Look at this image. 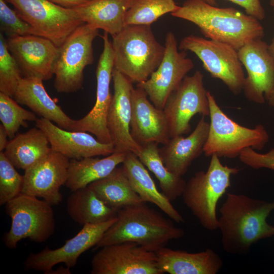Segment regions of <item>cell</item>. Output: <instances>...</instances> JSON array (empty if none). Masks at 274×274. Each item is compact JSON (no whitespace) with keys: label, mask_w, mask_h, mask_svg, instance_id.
<instances>
[{"label":"cell","mask_w":274,"mask_h":274,"mask_svg":"<svg viewBox=\"0 0 274 274\" xmlns=\"http://www.w3.org/2000/svg\"><path fill=\"white\" fill-rule=\"evenodd\" d=\"M274 210V201L229 193L220 208L218 229L224 250L232 254H247L259 240L274 235V226L266 219Z\"/></svg>","instance_id":"1"},{"label":"cell","mask_w":274,"mask_h":274,"mask_svg":"<svg viewBox=\"0 0 274 274\" xmlns=\"http://www.w3.org/2000/svg\"><path fill=\"white\" fill-rule=\"evenodd\" d=\"M170 14L194 23L206 38L236 50L264 35L263 27L254 17L233 8L217 7L206 0H187Z\"/></svg>","instance_id":"2"},{"label":"cell","mask_w":274,"mask_h":274,"mask_svg":"<svg viewBox=\"0 0 274 274\" xmlns=\"http://www.w3.org/2000/svg\"><path fill=\"white\" fill-rule=\"evenodd\" d=\"M116 221L108 229L96 245L97 248L123 242H133L155 252L173 239L185 234L174 225L143 202L118 210Z\"/></svg>","instance_id":"3"},{"label":"cell","mask_w":274,"mask_h":274,"mask_svg":"<svg viewBox=\"0 0 274 274\" xmlns=\"http://www.w3.org/2000/svg\"><path fill=\"white\" fill-rule=\"evenodd\" d=\"M112 37L114 68L132 83L148 79L161 63L165 51L150 25H125Z\"/></svg>","instance_id":"4"},{"label":"cell","mask_w":274,"mask_h":274,"mask_svg":"<svg viewBox=\"0 0 274 274\" xmlns=\"http://www.w3.org/2000/svg\"><path fill=\"white\" fill-rule=\"evenodd\" d=\"M239 170L223 165L219 157L212 155L207 171L196 172L186 182L182 195L184 202L204 228L218 229L217 203L230 186L231 176Z\"/></svg>","instance_id":"5"},{"label":"cell","mask_w":274,"mask_h":274,"mask_svg":"<svg viewBox=\"0 0 274 274\" xmlns=\"http://www.w3.org/2000/svg\"><path fill=\"white\" fill-rule=\"evenodd\" d=\"M210 104V127L203 148L206 156L216 155L233 159L246 148L262 150L269 140L265 127L259 124L254 128L243 126L228 116L218 106L214 96L208 91Z\"/></svg>","instance_id":"6"},{"label":"cell","mask_w":274,"mask_h":274,"mask_svg":"<svg viewBox=\"0 0 274 274\" xmlns=\"http://www.w3.org/2000/svg\"><path fill=\"white\" fill-rule=\"evenodd\" d=\"M6 212L11 219L4 236L6 246L15 249L22 239L43 243L54 233L55 220L52 205L44 199L23 193L8 201Z\"/></svg>","instance_id":"7"},{"label":"cell","mask_w":274,"mask_h":274,"mask_svg":"<svg viewBox=\"0 0 274 274\" xmlns=\"http://www.w3.org/2000/svg\"><path fill=\"white\" fill-rule=\"evenodd\" d=\"M98 30L84 23L59 47L54 70V87L57 92L70 93L82 88L84 69L94 61L93 42Z\"/></svg>","instance_id":"8"},{"label":"cell","mask_w":274,"mask_h":274,"mask_svg":"<svg viewBox=\"0 0 274 274\" xmlns=\"http://www.w3.org/2000/svg\"><path fill=\"white\" fill-rule=\"evenodd\" d=\"M179 49L194 53L211 76L220 80L234 95L243 91L245 76L237 50L219 41L195 35L184 37Z\"/></svg>","instance_id":"9"},{"label":"cell","mask_w":274,"mask_h":274,"mask_svg":"<svg viewBox=\"0 0 274 274\" xmlns=\"http://www.w3.org/2000/svg\"><path fill=\"white\" fill-rule=\"evenodd\" d=\"M41 37L60 47L67 37L84 23L74 9L48 0H5Z\"/></svg>","instance_id":"10"},{"label":"cell","mask_w":274,"mask_h":274,"mask_svg":"<svg viewBox=\"0 0 274 274\" xmlns=\"http://www.w3.org/2000/svg\"><path fill=\"white\" fill-rule=\"evenodd\" d=\"M203 79L204 76L199 71H196L192 76H186L168 98L163 110L170 138L189 133L190 122L195 115L210 116L208 91Z\"/></svg>","instance_id":"11"},{"label":"cell","mask_w":274,"mask_h":274,"mask_svg":"<svg viewBox=\"0 0 274 274\" xmlns=\"http://www.w3.org/2000/svg\"><path fill=\"white\" fill-rule=\"evenodd\" d=\"M165 51L157 68L146 81L136 84L145 91L151 102L163 110L170 95L194 66L185 51H179L175 35L170 31L165 39Z\"/></svg>","instance_id":"12"},{"label":"cell","mask_w":274,"mask_h":274,"mask_svg":"<svg viewBox=\"0 0 274 274\" xmlns=\"http://www.w3.org/2000/svg\"><path fill=\"white\" fill-rule=\"evenodd\" d=\"M91 274H163L155 252L133 242L100 248L91 261Z\"/></svg>","instance_id":"13"},{"label":"cell","mask_w":274,"mask_h":274,"mask_svg":"<svg viewBox=\"0 0 274 274\" xmlns=\"http://www.w3.org/2000/svg\"><path fill=\"white\" fill-rule=\"evenodd\" d=\"M106 32L101 36L104 48L98 61L96 70V96L95 103L84 117L75 120L71 131L91 133L100 142L112 143L107 125V118L112 95L110 85L114 68V54L111 42Z\"/></svg>","instance_id":"14"},{"label":"cell","mask_w":274,"mask_h":274,"mask_svg":"<svg viewBox=\"0 0 274 274\" xmlns=\"http://www.w3.org/2000/svg\"><path fill=\"white\" fill-rule=\"evenodd\" d=\"M116 217L102 223L87 224L74 237L66 240L57 249L46 247L38 253H31L24 262L26 270H36L49 274L55 265L63 263L66 266H75L79 257L96 246L108 229L116 221Z\"/></svg>","instance_id":"15"},{"label":"cell","mask_w":274,"mask_h":274,"mask_svg":"<svg viewBox=\"0 0 274 274\" xmlns=\"http://www.w3.org/2000/svg\"><path fill=\"white\" fill-rule=\"evenodd\" d=\"M268 45L262 39L252 40L237 50L245 68L243 91L250 101L262 104L274 93V60Z\"/></svg>","instance_id":"16"},{"label":"cell","mask_w":274,"mask_h":274,"mask_svg":"<svg viewBox=\"0 0 274 274\" xmlns=\"http://www.w3.org/2000/svg\"><path fill=\"white\" fill-rule=\"evenodd\" d=\"M114 94L109 109L107 125L116 153L132 152L137 156L142 147L130 133L132 83L115 68L112 74Z\"/></svg>","instance_id":"17"},{"label":"cell","mask_w":274,"mask_h":274,"mask_svg":"<svg viewBox=\"0 0 274 274\" xmlns=\"http://www.w3.org/2000/svg\"><path fill=\"white\" fill-rule=\"evenodd\" d=\"M9 50L23 77L46 81L54 76L59 47L45 37L33 35L9 37Z\"/></svg>","instance_id":"18"},{"label":"cell","mask_w":274,"mask_h":274,"mask_svg":"<svg viewBox=\"0 0 274 274\" xmlns=\"http://www.w3.org/2000/svg\"><path fill=\"white\" fill-rule=\"evenodd\" d=\"M70 160L52 150L25 170L22 193L42 198L52 206L59 204L62 200L60 188L66 182Z\"/></svg>","instance_id":"19"},{"label":"cell","mask_w":274,"mask_h":274,"mask_svg":"<svg viewBox=\"0 0 274 274\" xmlns=\"http://www.w3.org/2000/svg\"><path fill=\"white\" fill-rule=\"evenodd\" d=\"M36 123L47 137L51 150L70 159L107 156L115 152L112 143H101L88 132L64 129L43 118H38Z\"/></svg>","instance_id":"20"},{"label":"cell","mask_w":274,"mask_h":274,"mask_svg":"<svg viewBox=\"0 0 274 274\" xmlns=\"http://www.w3.org/2000/svg\"><path fill=\"white\" fill-rule=\"evenodd\" d=\"M130 133L141 146L151 143L164 145L170 138L163 110L151 103L145 91L138 87L131 90Z\"/></svg>","instance_id":"21"},{"label":"cell","mask_w":274,"mask_h":274,"mask_svg":"<svg viewBox=\"0 0 274 274\" xmlns=\"http://www.w3.org/2000/svg\"><path fill=\"white\" fill-rule=\"evenodd\" d=\"M202 116L194 130L187 136L170 138L159 148L161 158L168 170L182 177L192 162L203 152L210 127V123Z\"/></svg>","instance_id":"22"},{"label":"cell","mask_w":274,"mask_h":274,"mask_svg":"<svg viewBox=\"0 0 274 274\" xmlns=\"http://www.w3.org/2000/svg\"><path fill=\"white\" fill-rule=\"evenodd\" d=\"M155 254L157 266L163 273L216 274L223 265L221 257L211 249L188 253L164 247Z\"/></svg>","instance_id":"23"},{"label":"cell","mask_w":274,"mask_h":274,"mask_svg":"<svg viewBox=\"0 0 274 274\" xmlns=\"http://www.w3.org/2000/svg\"><path fill=\"white\" fill-rule=\"evenodd\" d=\"M43 81L37 78L23 77L13 98L41 118L55 123L60 128L71 130L75 120L68 116L49 96Z\"/></svg>","instance_id":"24"},{"label":"cell","mask_w":274,"mask_h":274,"mask_svg":"<svg viewBox=\"0 0 274 274\" xmlns=\"http://www.w3.org/2000/svg\"><path fill=\"white\" fill-rule=\"evenodd\" d=\"M122 164L133 189L144 202L154 204L175 222H184L183 217L171 201L157 189L145 165L135 154L128 152Z\"/></svg>","instance_id":"25"},{"label":"cell","mask_w":274,"mask_h":274,"mask_svg":"<svg viewBox=\"0 0 274 274\" xmlns=\"http://www.w3.org/2000/svg\"><path fill=\"white\" fill-rule=\"evenodd\" d=\"M132 0H90L74 9L80 19L112 36L125 27V17Z\"/></svg>","instance_id":"26"},{"label":"cell","mask_w":274,"mask_h":274,"mask_svg":"<svg viewBox=\"0 0 274 274\" xmlns=\"http://www.w3.org/2000/svg\"><path fill=\"white\" fill-rule=\"evenodd\" d=\"M52 151L44 132L33 127L11 139L4 153L16 168L25 170Z\"/></svg>","instance_id":"27"},{"label":"cell","mask_w":274,"mask_h":274,"mask_svg":"<svg viewBox=\"0 0 274 274\" xmlns=\"http://www.w3.org/2000/svg\"><path fill=\"white\" fill-rule=\"evenodd\" d=\"M127 153L114 152L102 158L95 156L70 159L65 185L73 192L105 178L123 162Z\"/></svg>","instance_id":"28"},{"label":"cell","mask_w":274,"mask_h":274,"mask_svg":"<svg viewBox=\"0 0 274 274\" xmlns=\"http://www.w3.org/2000/svg\"><path fill=\"white\" fill-rule=\"evenodd\" d=\"M88 186L106 205L117 211L144 202L133 189L122 166Z\"/></svg>","instance_id":"29"},{"label":"cell","mask_w":274,"mask_h":274,"mask_svg":"<svg viewBox=\"0 0 274 274\" xmlns=\"http://www.w3.org/2000/svg\"><path fill=\"white\" fill-rule=\"evenodd\" d=\"M66 211L72 220L82 225L107 221L115 217L117 212L101 201L88 186L68 196Z\"/></svg>","instance_id":"30"},{"label":"cell","mask_w":274,"mask_h":274,"mask_svg":"<svg viewBox=\"0 0 274 274\" xmlns=\"http://www.w3.org/2000/svg\"><path fill=\"white\" fill-rule=\"evenodd\" d=\"M142 147L138 157L158 179L163 194L171 201L182 196L186 182L165 167L159 154L158 144L151 143Z\"/></svg>","instance_id":"31"},{"label":"cell","mask_w":274,"mask_h":274,"mask_svg":"<svg viewBox=\"0 0 274 274\" xmlns=\"http://www.w3.org/2000/svg\"><path fill=\"white\" fill-rule=\"evenodd\" d=\"M180 6L174 0H132L125 17V25H151L161 16Z\"/></svg>","instance_id":"32"},{"label":"cell","mask_w":274,"mask_h":274,"mask_svg":"<svg viewBox=\"0 0 274 274\" xmlns=\"http://www.w3.org/2000/svg\"><path fill=\"white\" fill-rule=\"evenodd\" d=\"M37 119L34 112L22 108L13 97L0 92V120L10 139L21 126H28L27 121Z\"/></svg>","instance_id":"33"},{"label":"cell","mask_w":274,"mask_h":274,"mask_svg":"<svg viewBox=\"0 0 274 274\" xmlns=\"http://www.w3.org/2000/svg\"><path fill=\"white\" fill-rule=\"evenodd\" d=\"M17 61L10 52L7 41L0 33V92L13 97L23 78Z\"/></svg>","instance_id":"34"},{"label":"cell","mask_w":274,"mask_h":274,"mask_svg":"<svg viewBox=\"0 0 274 274\" xmlns=\"http://www.w3.org/2000/svg\"><path fill=\"white\" fill-rule=\"evenodd\" d=\"M24 176L16 170L4 152H0V205L22 193Z\"/></svg>","instance_id":"35"},{"label":"cell","mask_w":274,"mask_h":274,"mask_svg":"<svg viewBox=\"0 0 274 274\" xmlns=\"http://www.w3.org/2000/svg\"><path fill=\"white\" fill-rule=\"evenodd\" d=\"M0 22L1 31L9 37L29 35L41 37L15 10L8 6L5 0H0Z\"/></svg>","instance_id":"36"},{"label":"cell","mask_w":274,"mask_h":274,"mask_svg":"<svg viewBox=\"0 0 274 274\" xmlns=\"http://www.w3.org/2000/svg\"><path fill=\"white\" fill-rule=\"evenodd\" d=\"M238 158L242 163L253 169L266 168L274 170V148L262 154L248 148L241 152Z\"/></svg>","instance_id":"37"},{"label":"cell","mask_w":274,"mask_h":274,"mask_svg":"<svg viewBox=\"0 0 274 274\" xmlns=\"http://www.w3.org/2000/svg\"><path fill=\"white\" fill-rule=\"evenodd\" d=\"M237 4L244 9L246 13L257 19H264L265 13L260 0H227Z\"/></svg>","instance_id":"38"},{"label":"cell","mask_w":274,"mask_h":274,"mask_svg":"<svg viewBox=\"0 0 274 274\" xmlns=\"http://www.w3.org/2000/svg\"><path fill=\"white\" fill-rule=\"evenodd\" d=\"M61 7L74 9L80 7L90 0H48Z\"/></svg>","instance_id":"39"},{"label":"cell","mask_w":274,"mask_h":274,"mask_svg":"<svg viewBox=\"0 0 274 274\" xmlns=\"http://www.w3.org/2000/svg\"><path fill=\"white\" fill-rule=\"evenodd\" d=\"M8 134L2 124L0 125V151L3 152L5 150L9 141Z\"/></svg>","instance_id":"40"},{"label":"cell","mask_w":274,"mask_h":274,"mask_svg":"<svg viewBox=\"0 0 274 274\" xmlns=\"http://www.w3.org/2000/svg\"><path fill=\"white\" fill-rule=\"evenodd\" d=\"M71 271L70 270V268L66 266V267H64L62 266L59 267L56 270L52 269L49 274H71Z\"/></svg>","instance_id":"41"},{"label":"cell","mask_w":274,"mask_h":274,"mask_svg":"<svg viewBox=\"0 0 274 274\" xmlns=\"http://www.w3.org/2000/svg\"><path fill=\"white\" fill-rule=\"evenodd\" d=\"M269 52L274 60V37L272 38L271 43L268 45Z\"/></svg>","instance_id":"42"},{"label":"cell","mask_w":274,"mask_h":274,"mask_svg":"<svg viewBox=\"0 0 274 274\" xmlns=\"http://www.w3.org/2000/svg\"><path fill=\"white\" fill-rule=\"evenodd\" d=\"M267 101L269 106L274 107V93L267 99Z\"/></svg>","instance_id":"43"},{"label":"cell","mask_w":274,"mask_h":274,"mask_svg":"<svg viewBox=\"0 0 274 274\" xmlns=\"http://www.w3.org/2000/svg\"><path fill=\"white\" fill-rule=\"evenodd\" d=\"M209 4L213 5L216 6V0H206Z\"/></svg>","instance_id":"44"},{"label":"cell","mask_w":274,"mask_h":274,"mask_svg":"<svg viewBox=\"0 0 274 274\" xmlns=\"http://www.w3.org/2000/svg\"><path fill=\"white\" fill-rule=\"evenodd\" d=\"M270 5L274 8V0H269Z\"/></svg>","instance_id":"45"}]
</instances>
